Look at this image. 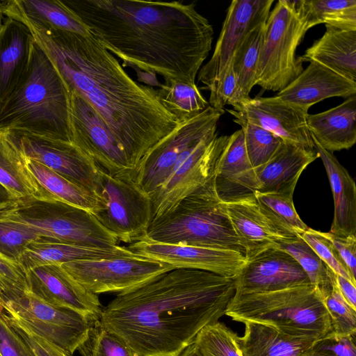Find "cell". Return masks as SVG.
Masks as SVG:
<instances>
[{
    "label": "cell",
    "mask_w": 356,
    "mask_h": 356,
    "mask_svg": "<svg viewBox=\"0 0 356 356\" xmlns=\"http://www.w3.org/2000/svg\"><path fill=\"white\" fill-rule=\"evenodd\" d=\"M26 25L70 90L95 109L124 149L134 170L145 154L178 125L161 104L156 90L138 83L94 37Z\"/></svg>",
    "instance_id": "obj_1"
},
{
    "label": "cell",
    "mask_w": 356,
    "mask_h": 356,
    "mask_svg": "<svg viewBox=\"0 0 356 356\" xmlns=\"http://www.w3.org/2000/svg\"><path fill=\"white\" fill-rule=\"evenodd\" d=\"M106 50L137 71L191 84L207 58L213 29L194 3L62 0Z\"/></svg>",
    "instance_id": "obj_2"
},
{
    "label": "cell",
    "mask_w": 356,
    "mask_h": 356,
    "mask_svg": "<svg viewBox=\"0 0 356 356\" xmlns=\"http://www.w3.org/2000/svg\"><path fill=\"white\" fill-rule=\"evenodd\" d=\"M234 293V278L174 268L118 293L103 308L98 325L135 356H178L225 314Z\"/></svg>",
    "instance_id": "obj_3"
},
{
    "label": "cell",
    "mask_w": 356,
    "mask_h": 356,
    "mask_svg": "<svg viewBox=\"0 0 356 356\" xmlns=\"http://www.w3.org/2000/svg\"><path fill=\"white\" fill-rule=\"evenodd\" d=\"M0 128L72 142L70 90L35 41L25 72L0 108Z\"/></svg>",
    "instance_id": "obj_4"
},
{
    "label": "cell",
    "mask_w": 356,
    "mask_h": 356,
    "mask_svg": "<svg viewBox=\"0 0 356 356\" xmlns=\"http://www.w3.org/2000/svg\"><path fill=\"white\" fill-rule=\"evenodd\" d=\"M225 314L273 326L293 337L318 339L332 332L323 298L313 284L264 293H235Z\"/></svg>",
    "instance_id": "obj_5"
},
{
    "label": "cell",
    "mask_w": 356,
    "mask_h": 356,
    "mask_svg": "<svg viewBox=\"0 0 356 356\" xmlns=\"http://www.w3.org/2000/svg\"><path fill=\"white\" fill-rule=\"evenodd\" d=\"M213 177L170 211L152 219L144 240L230 250L244 255Z\"/></svg>",
    "instance_id": "obj_6"
},
{
    "label": "cell",
    "mask_w": 356,
    "mask_h": 356,
    "mask_svg": "<svg viewBox=\"0 0 356 356\" xmlns=\"http://www.w3.org/2000/svg\"><path fill=\"white\" fill-rule=\"evenodd\" d=\"M310 29L305 0H279L265 24L256 85L280 92L303 71L296 49Z\"/></svg>",
    "instance_id": "obj_7"
},
{
    "label": "cell",
    "mask_w": 356,
    "mask_h": 356,
    "mask_svg": "<svg viewBox=\"0 0 356 356\" xmlns=\"http://www.w3.org/2000/svg\"><path fill=\"white\" fill-rule=\"evenodd\" d=\"M1 216L25 225L41 240L103 249L118 246L92 213L60 201L19 200Z\"/></svg>",
    "instance_id": "obj_8"
},
{
    "label": "cell",
    "mask_w": 356,
    "mask_h": 356,
    "mask_svg": "<svg viewBox=\"0 0 356 356\" xmlns=\"http://www.w3.org/2000/svg\"><path fill=\"white\" fill-rule=\"evenodd\" d=\"M3 312L70 356L88 339L95 325L68 308L48 304L28 292L0 291Z\"/></svg>",
    "instance_id": "obj_9"
},
{
    "label": "cell",
    "mask_w": 356,
    "mask_h": 356,
    "mask_svg": "<svg viewBox=\"0 0 356 356\" xmlns=\"http://www.w3.org/2000/svg\"><path fill=\"white\" fill-rule=\"evenodd\" d=\"M100 208L93 216L118 241L131 244L145 239L152 221L148 195L132 180L115 178L99 170Z\"/></svg>",
    "instance_id": "obj_10"
},
{
    "label": "cell",
    "mask_w": 356,
    "mask_h": 356,
    "mask_svg": "<svg viewBox=\"0 0 356 356\" xmlns=\"http://www.w3.org/2000/svg\"><path fill=\"white\" fill-rule=\"evenodd\" d=\"M223 113L209 106L198 115L179 122L145 154L131 180L149 196L165 181L183 152L216 132Z\"/></svg>",
    "instance_id": "obj_11"
},
{
    "label": "cell",
    "mask_w": 356,
    "mask_h": 356,
    "mask_svg": "<svg viewBox=\"0 0 356 356\" xmlns=\"http://www.w3.org/2000/svg\"><path fill=\"white\" fill-rule=\"evenodd\" d=\"M227 138L216 132L181 153L165 181L149 196L152 219L170 211L213 177Z\"/></svg>",
    "instance_id": "obj_12"
},
{
    "label": "cell",
    "mask_w": 356,
    "mask_h": 356,
    "mask_svg": "<svg viewBox=\"0 0 356 356\" xmlns=\"http://www.w3.org/2000/svg\"><path fill=\"white\" fill-rule=\"evenodd\" d=\"M70 92L72 142L102 172L131 180L134 168L122 147L89 103L76 92Z\"/></svg>",
    "instance_id": "obj_13"
},
{
    "label": "cell",
    "mask_w": 356,
    "mask_h": 356,
    "mask_svg": "<svg viewBox=\"0 0 356 356\" xmlns=\"http://www.w3.org/2000/svg\"><path fill=\"white\" fill-rule=\"evenodd\" d=\"M61 266L87 291L96 295L120 293L174 269L167 264L140 256L76 261Z\"/></svg>",
    "instance_id": "obj_14"
},
{
    "label": "cell",
    "mask_w": 356,
    "mask_h": 356,
    "mask_svg": "<svg viewBox=\"0 0 356 356\" xmlns=\"http://www.w3.org/2000/svg\"><path fill=\"white\" fill-rule=\"evenodd\" d=\"M273 0H234L209 60L198 72V81L210 95L220 86L233 54L245 35L261 22H266Z\"/></svg>",
    "instance_id": "obj_15"
},
{
    "label": "cell",
    "mask_w": 356,
    "mask_h": 356,
    "mask_svg": "<svg viewBox=\"0 0 356 356\" xmlns=\"http://www.w3.org/2000/svg\"><path fill=\"white\" fill-rule=\"evenodd\" d=\"M13 134L26 158L42 164L97 195L101 188L99 170L72 142Z\"/></svg>",
    "instance_id": "obj_16"
},
{
    "label": "cell",
    "mask_w": 356,
    "mask_h": 356,
    "mask_svg": "<svg viewBox=\"0 0 356 356\" xmlns=\"http://www.w3.org/2000/svg\"><path fill=\"white\" fill-rule=\"evenodd\" d=\"M232 107V109L225 110L234 118L256 124L285 143L309 151H316L307 124L308 111L275 96L250 97Z\"/></svg>",
    "instance_id": "obj_17"
},
{
    "label": "cell",
    "mask_w": 356,
    "mask_h": 356,
    "mask_svg": "<svg viewBox=\"0 0 356 356\" xmlns=\"http://www.w3.org/2000/svg\"><path fill=\"white\" fill-rule=\"evenodd\" d=\"M132 252L172 266L174 268H191L235 278L246 259L241 253L224 249L165 244L145 240L129 244Z\"/></svg>",
    "instance_id": "obj_18"
},
{
    "label": "cell",
    "mask_w": 356,
    "mask_h": 356,
    "mask_svg": "<svg viewBox=\"0 0 356 356\" xmlns=\"http://www.w3.org/2000/svg\"><path fill=\"white\" fill-rule=\"evenodd\" d=\"M29 292L54 306L72 309L94 324L103 307L98 296L87 291L60 264L44 265L26 271Z\"/></svg>",
    "instance_id": "obj_19"
},
{
    "label": "cell",
    "mask_w": 356,
    "mask_h": 356,
    "mask_svg": "<svg viewBox=\"0 0 356 356\" xmlns=\"http://www.w3.org/2000/svg\"><path fill=\"white\" fill-rule=\"evenodd\" d=\"M234 282L235 293L271 292L311 284L298 263L278 248L247 259Z\"/></svg>",
    "instance_id": "obj_20"
},
{
    "label": "cell",
    "mask_w": 356,
    "mask_h": 356,
    "mask_svg": "<svg viewBox=\"0 0 356 356\" xmlns=\"http://www.w3.org/2000/svg\"><path fill=\"white\" fill-rule=\"evenodd\" d=\"M225 204L246 260L298 236L278 222L254 197Z\"/></svg>",
    "instance_id": "obj_21"
},
{
    "label": "cell",
    "mask_w": 356,
    "mask_h": 356,
    "mask_svg": "<svg viewBox=\"0 0 356 356\" xmlns=\"http://www.w3.org/2000/svg\"><path fill=\"white\" fill-rule=\"evenodd\" d=\"M213 179L216 193L224 203L254 197L259 191V182L248 158L241 129L228 136Z\"/></svg>",
    "instance_id": "obj_22"
},
{
    "label": "cell",
    "mask_w": 356,
    "mask_h": 356,
    "mask_svg": "<svg viewBox=\"0 0 356 356\" xmlns=\"http://www.w3.org/2000/svg\"><path fill=\"white\" fill-rule=\"evenodd\" d=\"M356 95V82L315 62L275 97L308 111L321 101L333 97L348 98Z\"/></svg>",
    "instance_id": "obj_23"
},
{
    "label": "cell",
    "mask_w": 356,
    "mask_h": 356,
    "mask_svg": "<svg viewBox=\"0 0 356 356\" xmlns=\"http://www.w3.org/2000/svg\"><path fill=\"white\" fill-rule=\"evenodd\" d=\"M33 44L26 25L9 17L3 20L0 27V108L25 72Z\"/></svg>",
    "instance_id": "obj_24"
},
{
    "label": "cell",
    "mask_w": 356,
    "mask_h": 356,
    "mask_svg": "<svg viewBox=\"0 0 356 356\" xmlns=\"http://www.w3.org/2000/svg\"><path fill=\"white\" fill-rule=\"evenodd\" d=\"M317 158L316 151L283 141L270 160L255 170L259 191L293 194L300 175Z\"/></svg>",
    "instance_id": "obj_25"
},
{
    "label": "cell",
    "mask_w": 356,
    "mask_h": 356,
    "mask_svg": "<svg viewBox=\"0 0 356 356\" xmlns=\"http://www.w3.org/2000/svg\"><path fill=\"white\" fill-rule=\"evenodd\" d=\"M312 139L318 158L325 167L333 195L334 211L330 232L339 236H356L355 181L332 152L325 150Z\"/></svg>",
    "instance_id": "obj_26"
},
{
    "label": "cell",
    "mask_w": 356,
    "mask_h": 356,
    "mask_svg": "<svg viewBox=\"0 0 356 356\" xmlns=\"http://www.w3.org/2000/svg\"><path fill=\"white\" fill-rule=\"evenodd\" d=\"M312 137L330 152L348 149L356 143V95L327 111L308 114Z\"/></svg>",
    "instance_id": "obj_27"
},
{
    "label": "cell",
    "mask_w": 356,
    "mask_h": 356,
    "mask_svg": "<svg viewBox=\"0 0 356 356\" xmlns=\"http://www.w3.org/2000/svg\"><path fill=\"white\" fill-rule=\"evenodd\" d=\"M321 38L315 40L298 60L315 62L356 82V31L325 26Z\"/></svg>",
    "instance_id": "obj_28"
},
{
    "label": "cell",
    "mask_w": 356,
    "mask_h": 356,
    "mask_svg": "<svg viewBox=\"0 0 356 356\" xmlns=\"http://www.w3.org/2000/svg\"><path fill=\"white\" fill-rule=\"evenodd\" d=\"M139 256L125 247L113 249L84 247L70 243L40 240L31 243L19 264L25 271L38 266L64 264L82 260H101Z\"/></svg>",
    "instance_id": "obj_29"
},
{
    "label": "cell",
    "mask_w": 356,
    "mask_h": 356,
    "mask_svg": "<svg viewBox=\"0 0 356 356\" xmlns=\"http://www.w3.org/2000/svg\"><path fill=\"white\" fill-rule=\"evenodd\" d=\"M243 323L244 334L235 337L242 356H309L315 340L286 335L265 323Z\"/></svg>",
    "instance_id": "obj_30"
},
{
    "label": "cell",
    "mask_w": 356,
    "mask_h": 356,
    "mask_svg": "<svg viewBox=\"0 0 356 356\" xmlns=\"http://www.w3.org/2000/svg\"><path fill=\"white\" fill-rule=\"evenodd\" d=\"M6 17H22L40 26L88 35L86 26L62 0L3 1Z\"/></svg>",
    "instance_id": "obj_31"
},
{
    "label": "cell",
    "mask_w": 356,
    "mask_h": 356,
    "mask_svg": "<svg viewBox=\"0 0 356 356\" xmlns=\"http://www.w3.org/2000/svg\"><path fill=\"white\" fill-rule=\"evenodd\" d=\"M0 185L17 201L42 199L13 133L5 128H0Z\"/></svg>",
    "instance_id": "obj_32"
},
{
    "label": "cell",
    "mask_w": 356,
    "mask_h": 356,
    "mask_svg": "<svg viewBox=\"0 0 356 356\" xmlns=\"http://www.w3.org/2000/svg\"><path fill=\"white\" fill-rule=\"evenodd\" d=\"M26 158V157H25ZM28 169L38 185L42 200H54L94 213L100 208L91 191L67 180L42 164L26 158Z\"/></svg>",
    "instance_id": "obj_33"
},
{
    "label": "cell",
    "mask_w": 356,
    "mask_h": 356,
    "mask_svg": "<svg viewBox=\"0 0 356 356\" xmlns=\"http://www.w3.org/2000/svg\"><path fill=\"white\" fill-rule=\"evenodd\" d=\"M156 92L161 104L178 123L198 115L209 106L196 83L165 81Z\"/></svg>",
    "instance_id": "obj_34"
},
{
    "label": "cell",
    "mask_w": 356,
    "mask_h": 356,
    "mask_svg": "<svg viewBox=\"0 0 356 356\" xmlns=\"http://www.w3.org/2000/svg\"><path fill=\"white\" fill-rule=\"evenodd\" d=\"M265 22L249 31L236 49L231 65L238 85L246 97L256 85V76L263 41Z\"/></svg>",
    "instance_id": "obj_35"
},
{
    "label": "cell",
    "mask_w": 356,
    "mask_h": 356,
    "mask_svg": "<svg viewBox=\"0 0 356 356\" xmlns=\"http://www.w3.org/2000/svg\"><path fill=\"white\" fill-rule=\"evenodd\" d=\"M309 26L324 24L343 30L356 31L355 0H305Z\"/></svg>",
    "instance_id": "obj_36"
},
{
    "label": "cell",
    "mask_w": 356,
    "mask_h": 356,
    "mask_svg": "<svg viewBox=\"0 0 356 356\" xmlns=\"http://www.w3.org/2000/svg\"><path fill=\"white\" fill-rule=\"evenodd\" d=\"M278 248L289 254L301 266L312 284L324 298L332 287L334 273L319 258L312 248L299 236L281 243Z\"/></svg>",
    "instance_id": "obj_37"
},
{
    "label": "cell",
    "mask_w": 356,
    "mask_h": 356,
    "mask_svg": "<svg viewBox=\"0 0 356 356\" xmlns=\"http://www.w3.org/2000/svg\"><path fill=\"white\" fill-rule=\"evenodd\" d=\"M233 121L241 128L250 161L254 170L266 163L283 140L273 133L241 119Z\"/></svg>",
    "instance_id": "obj_38"
},
{
    "label": "cell",
    "mask_w": 356,
    "mask_h": 356,
    "mask_svg": "<svg viewBox=\"0 0 356 356\" xmlns=\"http://www.w3.org/2000/svg\"><path fill=\"white\" fill-rule=\"evenodd\" d=\"M236 334L218 321L203 328L194 343L203 356H242L236 341Z\"/></svg>",
    "instance_id": "obj_39"
},
{
    "label": "cell",
    "mask_w": 356,
    "mask_h": 356,
    "mask_svg": "<svg viewBox=\"0 0 356 356\" xmlns=\"http://www.w3.org/2000/svg\"><path fill=\"white\" fill-rule=\"evenodd\" d=\"M293 195L257 191L254 197L278 222L298 235L309 227L298 216L293 204Z\"/></svg>",
    "instance_id": "obj_40"
},
{
    "label": "cell",
    "mask_w": 356,
    "mask_h": 356,
    "mask_svg": "<svg viewBox=\"0 0 356 356\" xmlns=\"http://www.w3.org/2000/svg\"><path fill=\"white\" fill-rule=\"evenodd\" d=\"M40 237L25 225L0 216V254L19 264L27 246Z\"/></svg>",
    "instance_id": "obj_41"
},
{
    "label": "cell",
    "mask_w": 356,
    "mask_h": 356,
    "mask_svg": "<svg viewBox=\"0 0 356 356\" xmlns=\"http://www.w3.org/2000/svg\"><path fill=\"white\" fill-rule=\"evenodd\" d=\"M332 278V287L323 298L325 307L330 316L332 330L339 335L356 334V310L354 309L341 294L335 280Z\"/></svg>",
    "instance_id": "obj_42"
},
{
    "label": "cell",
    "mask_w": 356,
    "mask_h": 356,
    "mask_svg": "<svg viewBox=\"0 0 356 356\" xmlns=\"http://www.w3.org/2000/svg\"><path fill=\"white\" fill-rule=\"evenodd\" d=\"M83 356H135L115 334L95 324L86 342L79 349Z\"/></svg>",
    "instance_id": "obj_43"
},
{
    "label": "cell",
    "mask_w": 356,
    "mask_h": 356,
    "mask_svg": "<svg viewBox=\"0 0 356 356\" xmlns=\"http://www.w3.org/2000/svg\"><path fill=\"white\" fill-rule=\"evenodd\" d=\"M298 236L312 248L324 264L334 273L356 284L355 278L352 276L332 243L323 236L322 232L309 227Z\"/></svg>",
    "instance_id": "obj_44"
},
{
    "label": "cell",
    "mask_w": 356,
    "mask_h": 356,
    "mask_svg": "<svg viewBox=\"0 0 356 356\" xmlns=\"http://www.w3.org/2000/svg\"><path fill=\"white\" fill-rule=\"evenodd\" d=\"M309 356H356L355 336L332 331L313 342Z\"/></svg>",
    "instance_id": "obj_45"
},
{
    "label": "cell",
    "mask_w": 356,
    "mask_h": 356,
    "mask_svg": "<svg viewBox=\"0 0 356 356\" xmlns=\"http://www.w3.org/2000/svg\"><path fill=\"white\" fill-rule=\"evenodd\" d=\"M250 97L244 96L240 90L232 65L229 63L220 86L214 93L210 95L209 104L215 109L225 113V105L233 106L243 103Z\"/></svg>",
    "instance_id": "obj_46"
},
{
    "label": "cell",
    "mask_w": 356,
    "mask_h": 356,
    "mask_svg": "<svg viewBox=\"0 0 356 356\" xmlns=\"http://www.w3.org/2000/svg\"><path fill=\"white\" fill-rule=\"evenodd\" d=\"M0 356H37L0 309Z\"/></svg>",
    "instance_id": "obj_47"
},
{
    "label": "cell",
    "mask_w": 356,
    "mask_h": 356,
    "mask_svg": "<svg viewBox=\"0 0 356 356\" xmlns=\"http://www.w3.org/2000/svg\"><path fill=\"white\" fill-rule=\"evenodd\" d=\"M0 291L29 292L26 273L22 266L0 254Z\"/></svg>",
    "instance_id": "obj_48"
},
{
    "label": "cell",
    "mask_w": 356,
    "mask_h": 356,
    "mask_svg": "<svg viewBox=\"0 0 356 356\" xmlns=\"http://www.w3.org/2000/svg\"><path fill=\"white\" fill-rule=\"evenodd\" d=\"M4 314V313H3ZM9 323L31 346L37 356H70L4 314Z\"/></svg>",
    "instance_id": "obj_49"
},
{
    "label": "cell",
    "mask_w": 356,
    "mask_h": 356,
    "mask_svg": "<svg viewBox=\"0 0 356 356\" xmlns=\"http://www.w3.org/2000/svg\"><path fill=\"white\" fill-rule=\"evenodd\" d=\"M332 243L352 276L356 275V236H339L331 232H322Z\"/></svg>",
    "instance_id": "obj_50"
},
{
    "label": "cell",
    "mask_w": 356,
    "mask_h": 356,
    "mask_svg": "<svg viewBox=\"0 0 356 356\" xmlns=\"http://www.w3.org/2000/svg\"><path fill=\"white\" fill-rule=\"evenodd\" d=\"M337 286L345 300L356 310V284L350 280L335 274Z\"/></svg>",
    "instance_id": "obj_51"
},
{
    "label": "cell",
    "mask_w": 356,
    "mask_h": 356,
    "mask_svg": "<svg viewBox=\"0 0 356 356\" xmlns=\"http://www.w3.org/2000/svg\"><path fill=\"white\" fill-rule=\"evenodd\" d=\"M16 202L17 200L0 185V216L14 207Z\"/></svg>",
    "instance_id": "obj_52"
},
{
    "label": "cell",
    "mask_w": 356,
    "mask_h": 356,
    "mask_svg": "<svg viewBox=\"0 0 356 356\" xmlns=\"http://www.w3.org/2000/svg\"><path fill=\"white\" fill-rule=\"evenodd\" d=\"M178 356H203L193 343L186 348Z\"/></svg>",
    "instance_id": "obj_53"
},
{
    "label": "cell",
    "mask_w": 356,
    "mask_h": 356,
    "mask_svg": "<svg viewBox=\"0 0 356 356\" xmlns=\"http://www.w3.org/2000/svg\"><path fill=\"white\" fill-rule=\"evenodd\" d=\"M3 1H0V27L1 26L3 22Z\"/></svg>",
    "instance_id": "obj_54"
},
{
    "label": "cell",
    "mask_w": 356,
    "mask_h": 356,
    "mask_svg": "<svg viewBox=\"0 0 356 356\" xmlns=\"http://www.w3.org/2000/svg\"><path fill=\"white\" fill-rule=\"evenodd\" d=\"M0 309H1V307H0Z\"/></svg>",
    "instance_id": "obj_55"
}]
</instances>
